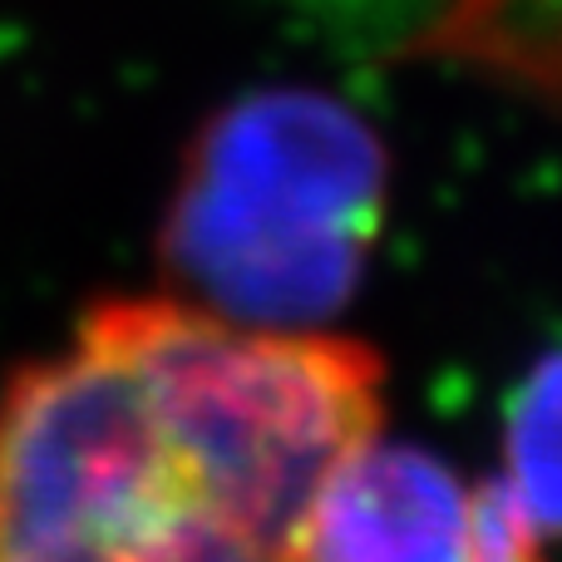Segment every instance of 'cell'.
<instances>
[{"label": "cell", "mask_w": 562, "mask_h": 562, "mask_svg": "<svg viewBox=\"0 0 562 562\" xmlns=\"http://www.w3.org/2000/svg\"><path fill=\"white\" fill-rule=\"evenodd\" d=\"M380 415L366 340L104 296L0 385V562H291Z\"/></svg>", "instance_id": "6da1fadb"}, {"label": "cell", "mask_w": 562, "mask_h": 562, "mask_svg": "<svg viewBox=\"0 0 562 562\" xmlns=\"http://www.w3.org/2000/svg\"><path fill=\"white\" fill-rule=\"evenodd\" d=\"M390 154L326 89H252L193 134L158 227L168 296L267 330L346 311L385 223Z\"/></svg>", "instance_id": "7a4b0ae2"}, {"label": "cell", "mask_w": 562, "mask_h": 562, "mask_svg": "<svg viewBox=\"0 0 562 562\" xmlns=\"http://www.w3.org/2000/svg\"><path fill=\"white\" fill-rule=\"evenodd\" d=\"M504 484L469 488L445 459L370 439L316 498L291 562H543Z\"/></svg>", "instance_id": "3957f363"}, {"label": "cell", "mask_w": 562, "mask_h": 562, "mask_svg": "<svg viewBox=\"0 0 562 562\" xmlns=\"http://www.w3.org/2000/svg\"><path fill=\"white\" fill-rule=\"evenodd\" d=\"M504 488L538 538H562V350L543 356L504 405Z\"/></svg>", "instance_id": "277c9868"}, {"label": "cell", "mask_w": 562, "mask_h": 562, "mask_svg": "<svg viewBox=\"0 0 562 562\" xmlns=\"http://www.w3.org/2000/svg\"><path fill=\"white\" fill-rule=\"evenodd\" d=\"M435 40L459 59L562 94V0H454Z\"/></svg>", "instance_id": "5b68a950"}]
</instances>
